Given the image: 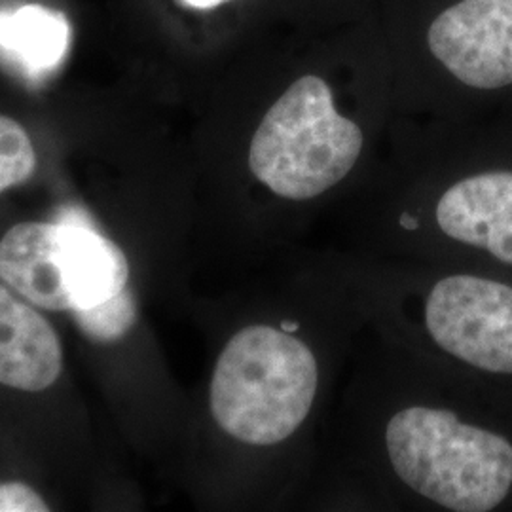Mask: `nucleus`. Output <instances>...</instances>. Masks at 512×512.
I'll list each match as a JSON object with an SVG mask.
<instances>
[{"label": "nucleus", "mask_w": 512, "mask_h": 512, "mask_svg": "<svg viewBox=\"0 0 512 512\" xmlns=\"http://www.w3.org/2000/svg\"><path fill=\"white\" fill-rule=\"evenodd\" d=\"M298 511H512V404L365 329Z\"/></svg>", "instance_id": "1"}, {"label": "nucleus", "mask_w": 512, "mask_h": 512, "mask_svg": "<svg viewBox=\"0 0 512 512\" xmlns=\"http://www.w3.org/2000/svg\"><path fill=\"white\" fill-rule=\"evenodd\" d=\"M224 336L205 416L241 503L298 511L363 323L327 283L281 256Z\"/></svg>", "instance_id": "2"}, {"label": "nucleus", "mask_w": 512, "mask_h": 512, "mask_svg": "<svg viewBox=\"0 0 512 512\" xmlns=\"http://www.w3.org/2000/svg\"><path fill=\"white\" fill-rule=\"evenodd\" d=\"M285 256L340 294L366 330L512 404V277L330 245Z\"/></svg>", "instance_id": "3"}, {"label": "nucleus", "mask_w": 512, "mask_h": 512, "mask_svg": "<svg viewBox=\"0 0 512 512\" xmlns=\"http://www.w3.org/2000/svg\"><path fill=\"white\" fill-rule=\"evenodd\" d=\"M323 222L357 255L512 277V160L427 167L361 186Z\"/></svg>", "instance_id": "4"}, {"label": "nucleus", "mask_w": 512, "mask_h": 512, "mask_svg": "<svg viewBox=\"0 0 512 512\" xmlns=\"http://www.w3.org/2000/svg\"><path fill=\"white\" fill-rule=\"evenodd\" d=\"M126 253L86 222H21L0 241V279L38 308L84 310L129 287Z\"/></svg>", "instance_id": "5"}, {"label": "nucleus", "mask_w": 512, "mask_h": 512, "mask_svg": "<svg viewBox=\"0 0 512 512\" xmlns=\"http://www.w3.org/2000/svg\"><path fill=\"white\" fill-rule=\"evenodd\" d=\"M427 44L467 92L512 90V0H458L431 23Z\"/></svg>", "instance_id": "6"}, {"label": "nucleus", "mask_w": 512, "mask_h": 512, "mask_svg": "<svg viewBox=\"0 0 512 512\" xmlns=\"http://www.w3.org/2000/svg\"><path fill=\"white\" fill-rule=\"evenodd\" d=\"M61 366L54 327L0 285V384L37 393L54 384Z\"/></svg>", "instance_id": "7"}, {"label": "nucleus", "mask_w": 512, "mask_h": 512, "mask_svg": "<svg viewBox=\"0 0 512 512\" xmlns=\"http://www.w3.org/2000/svg\"><path fill=\"white\" fill-rule=\"evenodd\" d=\"M71 23L42 4L0 8V67L27 86L54 78L71 48Z\"/></svg>", "instance_id": "8"}, {"label": "nucleus", "mask_w": 512, "mask_h": 512, "mask_svg": "<svg viewBox=\"0 0 512 512\" xmlns=\"http://www.w3.org/2000/svg\"><path fill=\"white\" fill-rule=\"evenodd\" d=\"M78 329L95 342H118L135 329L139 321L137 294L128 287L92 308L73 311Z\"/></svg>", "instance_id": "9"}, {"label": "nucleus", "mask_w": 512, "mask_h": 512, "mask_svg": "<svg viewBox=\"0 0 512 512\" xmlns=\"http://www.w3.org/2000/svg\"><path fill=\"white\" fill-rule=\"evenodd\" d=\"M37 169V152L25 128L0 114V194L29 181Z\"/></svg>", "instance_id": "10"}, {"label": "nucleus", "mask_w": 512, "mask_h": 512, "mask_svg": "<svg viewBox=\"0 0 512 512\" xmlns=\"http://www.w3.org/2000/svg\"><path fill=\"white\" fill-rule=\"evenodd\" d=\"M50 511L40 495L21 482H0V512Z\"/></svg>", "instance_id": "11"}, {"label": "nucleus", "mask_w": 512, "mask_h": 512, "mask_svg": "<svg viewBox=\"0 0 512 512\" xmlns=\"http://www.w3.org/2000/svg\"><path fill=\"white\" fill-rule=\"evenodd\" d=\"M177 2L190 10H213V8H219L222 4H228L232 0H177Z\"/></svg>", "instance_id": "12"}]
</instances>
